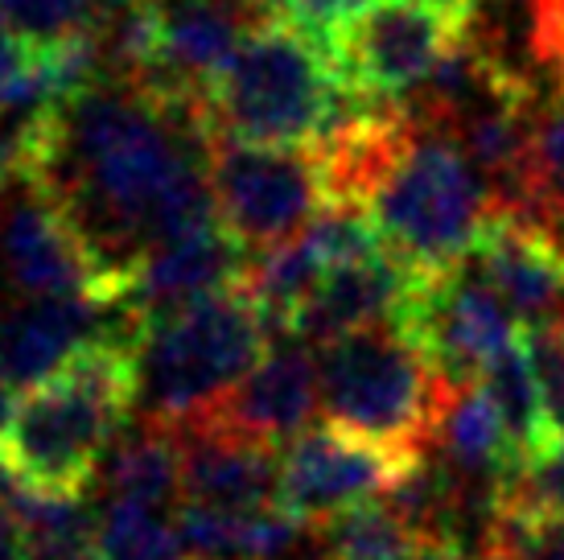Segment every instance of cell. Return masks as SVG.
<instances>
[{"instance_id":"cell-1","label":"cell","mask_w":564,"mask_h":560,"mask_svg":"<svg viewBox=\"0 0 564 560\" xmlns=\"http://www.w3.org/2000/svg\"><path fill=\"white\" fill-rule=\"evenodd\" d=\"M210 149L203 108L95 78L46 111L30 177L91 251L104 293L120 297L153 248L219 223Z\"/></svg>"},{"instance_id":"cell-2","label":"cell","mask_w":564,"mask_h":560,"mask_svg":"<svg viewBox=\"0 0 564 560\" xmlns=\"http://www.w3.org/2000/svg\"><path fill=\"white\" fill-rule=\"evenodd\" d=\"M322 412L334 429L371 441L400 466L433 457L454 384L395 322L350 330L317 346Z\"/></svg>"},{"instance_id":"cell-3","label":"cell","mask_w":564,"mask_h":560,"mask_svg":"<svg viewBox=\"0 0 564 560\" xmlns=\"http://www.w3.org/2000/svg\"><path fill=\"white\" fill-rule=\"evenodd\" d=\"M132 408V358L116 346H95L66 371L17 396L0 453L25 491L83 495L95 470L124 433Z\"/></svg>"},{"instance_id":"cell-4","label":"cell","mask_w":564,"mask_h":560,"mask_svg":"<svg viewBox=\"0 0 564 560\" xmlns=\"http://www.w3.org/2000/svg\"><path fill=\"white\" fill-rule=\"evenodd\" d=\"M272 330L243 289L149 317L132 346V405L153 424L210 417L260 363Z\"/></svg>"},{"instance_id":"cell-5","label":"cell","mask_w":564,"mask_h":560,"mask_svg":"<svg viewBox=\"0 0 564 560\" xmlns=\"http://www.w3.org/2000/svg\"><path fill=\"white\" fill-rule=\"evenodd\" d=\"M343 99L346 83L329 50L284 17H268L215 83L206 120L215 137L297 149L326 132Z\"/></svg>"},{"instance_id":"cell-6","label":"cell","mask_w":564,"mask_h":560,"mask_svg":"<svg viewBox=\"0 0 564 560\" xmlns=\"http://www.w3.org/2000/svg\"><path fill=\"white\" fill-rule=\"evenodd\" d=\"M367 215L376 218L388 256L433 277L474 251L490 223V194L454 140L416 125V140L379 186Z\"/></svg>"},{"instance_id":"cell-7","label":"cell","mask_w":564,"mask_h":560,"mask_svg":"<svg viewBox=\"0 0 564 560\" xmlns=\"http://www.w3.org/2000/svg\"><path fill=\"white\" fill-rule=\"evenodd\" d=\"M210 190L219 223L243 248L289 244L326 211V186L314 149H276L215 137Z\"/></svg>"},{"instance_id":"cell-8","label":"cell","mask_w":564,"mask_h":560,"mask_svg":"<svg viewBox=\"0 0 564 560\" xmlns=\"http://www.w3.org/2000/svg\"><path fill=\"white\" fill-rule=\"evenodd\" d=\"M395 326L421 346L424 358L454 388L478 384L486 367L523 338L516 313L486 284L470 256L445 272L421 277Z\"/></svg>"},{"instance_id":"cell-9","label":"cell","mask_w":564,"mask_h":560,"mask_svg":"<svg viewBox=\"0 0 564 560\" xmlns=\"http://www.w3.org/2000/svg\"><path fill=\"white\" fill-rule=\"evenodd\" d=\"M264 21L256 0H153V58L141 87L206 111L223 71Z\"/></svg>"},{"instance_id":"cell-10","label":"cell","mask_w":564,"mask_h":560,"mask_svg":"<svg viewBox=\"0 0 564 560\" xmlns=\"http://www.w3.org/2000/svg\"><path fill=\"white\" fill-rule=\"evenodd\" d=\"M462 25L416 0H371L334 42L329 58L346 87L362 99H404L421 87Z\"/></svg>"},{"instance_id":"cell-11","label":"cell","mask_w":564,"mask_h":560,"mask_svg":"<svg viewBox=\"0 0 564 560\" xmlns=\"http://www.w3.org/2000/svg\"><path fill=\"white\" fill-rule=\"evenodd\" d=\"M0 277L17 297H108L91 251L30 173L0 190Z\"/></svg>"},{"instance_id":"cell-12","label":"cell","mask_w":564,"mask_h":560,"mask_svg":"<svg viewBox=\"0 0 564 560\" xmlns=\"http://www.w3.org/2000/svg\"><path fill=\"white\" fill-rule=\"evenodd\" d=\"M404 470L412 466H400L371 441H359L334 424H317L293 437L284 450L281 507L305 528H317L346 507L383 495Z\"/></svg>"},{"instance_id":"cell-13","label":"cell","mask_w":564,"mask_h":560,"mask_svg":"<svg viewBox=\"0 0 564 560\" xmlns=\"http://www.w3.org/2000/svg\"><path fill=\"white\" fill-rule=\"evenodd\" d=\"M317 405H322L317 355L297 334H276L260 363L223 396V405L210 417H203V424L227 429L260 445H276L305 433Z\"/></svg>"},{"instance_id":"cell-14","label":"cell","mask_w":564,"mask_h":560,"mask_svg":"<svg viewBox=\"0 0 564 560\" xmlns=\"http://www.w3.org/2000/svg\"><path fill=\"white\" fill-rule=\"evenodd\" d=\"M243 272H248V248L223 223H215L149 251L128 272L120 297L149 322L161 313L198 305L206 297L231 293L243 284Z\"/></svg>"},{"instance_id":"cell-15","label":"cell","mask_w":564,"mask_h":560,"mask_svg":"<svg viewBox=\"0 0 564 560\" xmlns=\"http://www.w3.org/2000/svg\"><path fill=\"white\" fill-rule=\"evenodd\" d=\"M182 441V503L231 515H256L281 507V462L272 445L236 437L215 424H177Z\"/></svg>"},{"instance_id":"cell-16","label":"cell","mask_w":564,"mask_h":560,"mask_svg":"<svg viewBox=\"0 0 564 560\" xmlns=\"http://www.w3.org/2000/svg\"><path fill=\"white\" fill-rule=\"evenodd\" d=\"M474 268L516 313L523 334L556 322L564 310V256L540 231L507 215H495L470 251Z\"/></svg>"},{"instance_id":"cell-17","label":"cell","mask_w":564,"mask_h":560,"mask_svg":"<svg viewBox=\"0 0 564 560\" xmlns=\"http://www.w3.org/2000/svg\"><path fill=\"white\" fill-rule=\"evenodd\" d=\"M416 284H421V272L404 268L388 251L367 260V265L329 268L317 284V293L310 297V305L293 322V334L310 346H322L338 334H350V330L395 322Z\"/></svg>"},{"instance_id":"cell-18","label":"cell","mask_w":564,"mask_h":560,"mask_svg":"<svg viewBox=\"0 0 564 560\" xmlns=\"http://www.w3.org/2000/svg\"><path fill=\"white\" fill-rule=\"evenodd\" d=\"M99 503H144L177 511L182 503V441L170 424L144 420L141 429L120 433L95 470Z\"/></svg>"},{"instance_id":"cell-19","label":"cell","mask_w":564,"mask_h":560,"mask_svg":"<svg viewBox=\"0 0 564 560\" xmlns=\"http://www.w3.org/2000/svg\"><path fill=\"white\" fill-rule=\"evenodd\" d=\"M322 277H326V265L314 251V244L289 239V244H276L268 251H256L239 289L248 293V301L260 310V317L276 338V334H293V322L310 305V297L317 293Z\"/></svg>"},{"instance_id":"cell-20","label":"cell","mask_w":564,"mask_h":560,"mask_svg":"<svg viewBox=\"0 0 564 560\" xmlns=\"http://www.w3.org/2000/svg\"><path fill=\"white\" fill-rule=\"evenodd\" d=\"M478 388L490 396L495 412L502 417V429H507L511 450H516V466L523 457H532L535 450H544L556 437L549 420V405H544V391H540V379H535L532 355H528V334L507 355H499L486 367Z\"/></svg>"},{"instance_id":"cell-21","label":"cell","mask_w":564,"mask_h":560,"mask_svg":"<svg viewBox=\"0 0 564 560\" xmlns=\"http://www.w3.org/2000/svg\"><path fill=\"white\" fill-rule=\"evenodd\" d=\"M329 560H412L421 536L408 528L404 515L388 498H367L317 524Z\"/></svg>"},{"instance_id":"cell-22","label":"cell","mask_w":564,"mask_h":560,"mask_svg":"<svg viewBox=\"0 0 564 560\" xmlns=\"http://www.w3.org/2000/svg\"><path fill=\"white\" fill-rule=\"evenodd\" d=\"M95 545L99 560H186L173 511L144 503H99Z\"/></svg>"},{"instance_id":"cell-23","label":"cell","mask_w":564,"mask_h":560,"mask_svg":"<svg viewBox=\"0 0 564 560\" xmlns=\"http://www.w3.org/2000/svg\"><path fill=\"white\" fill-rule=\"evenodd\" d=\"M95 17V0H0V25L50 54L79 46Z\"/></svg>"},{"instance_id":"cell-24","label":"cell","mask_w":564,"mask_h":560,"mask_svg":"<svg viewBox=\"0 0 564 560\" xmlns=\"http://www.w3.org/2000/svg\"><path fill=\"white\" fill-rule=\"evenodd\" d=\"M478 560H564V515L511 511L495 503Z\"/></svg>"},{"instance_id":"cell-25","label":"cell","mask_w":564,"mask_h":560,"mask_svg":"<svg viewBox=\"0 0 564 560\" xmlns=\"http://www.w3.org/2000/svg\"><path fill=\"white\" fill-rule=\"evenodd\" d=\"M305 239L314 244V251L322 256V265L329 268H350L367 265L383 256V239H379L376 218L359 211V206H326L322 215L305 227Z\"/></svg>"},{"instance_id":"cell-26","label":"cell","mask_w":564,"mask_h":560,"mask_svg":"<svg viewBox=\"0 0 564 560\" xmlns=\"http://www.w3.org/2000/svg\"><path fill=\"white\" fill-rule=\"evenodd\" d=\"M495 503L511 507V511L564 515V433L552 437L549 445L535 450L532 457H523L499 483Z\"/></svg>"},{"instance_id":"cell-27","label":"cell","mask_w":564,"mask_h":560,"mask_svg":"<svg viewBox=\"0 0 564 560\" xmlns=\"http://www.w3.org/2000/svg\"><path fill=\"white\" fill-rule=\"evenodd\" d=\"M528 355H532L535 379L549 405V420L556 433H564V334L556 322L528 330Z\"/></svg>"},{"instance_id":"cell-28","label":"cell","mask_w":564,"mask_h":560,"mask_svg":"<svg viewBox=\"0 0 564 560\" xmlns=\"http://www.w3.org/2000/svg\"><path fill=\"white\" fill-rule=\"evenodd\" d=\"M367 4H371V0H284L281 17L329 50V42H334Z\"/></svg>"},{"instance_id":"cell-29","label":"cell","mask_w":564,"mask_h":560,"mask_svg":"<svg viewBox=\"0 0 564 560\" xmlns=\"http://www.w3.org/2000/svg\"><path fill=\"white\" fill-rule=\"evenodd\" d=\"M532 58L564 91V0H532Z\"/></svg>"},{"instance_id":"cell-30","label":"cell","mask_w":564,"mask_h":560,"mask_svg":"<svg viewBox=\"0 0 564 560\" xmlns=\"http://www.w3.org/2000/svg\"><path fill=\"white\" fill-rule=\"evenodd\" d=\"M272 560H329V552H326V545H322L317 528H305L293 545L284 548V552H276Z\"/></svg>"},{"instance_id":"cell-31","label":"cell","mask_w":564,"mask_h":560,"mask_svg":"<svg viewBox=\"0 0 564 560\" xmlns=\"http://www.w3.org/2000/svg\"><path fill=\"white\" fill-rule=\"evenodd\" d=\"M412 560H478V557H474L466 545L437 536V540H421V545H416V557H412Z\"/></svg>"},{"instance_id":"cell-32","label":"cell","mask_w":564,"mask_h":560,"mask_svg":"<svg viewBox=\"0 0 564 560\" xmlns=\"http://www.w3.org/2000/svg\"><path fill=\"white\" fill-rule=\"evenodd\" d=\"M0 560H25V540L13 511H0Z\"/></svg>"},{"instance_id":"cell-33","label":"cell","mask_w":564,"mask_h":560,"mask_svg":"<svg viewBox=\"0 0 564 560\" xmlns=\"http://www.w3.org/2000/svg\"><path fill=\"white\" fill-rule=\"evenodd\" d=\"M416 4L433 9V13H441L445 21H454V25H466L474 17V9H478V0H416Z\"/></svg>"},{"instance_id":"cell-34","label":"cell","mask_w":564,"mask_h":560,"mask_svg":"<svg viewBox=\"0 0 564 560\" xmlns=\"http://www.w3.org/2000/svg\"><path fill=\"white\" fill-rule=\"evenodd\" d=\"M25 495V486L17 478V470L9 466V457L0 453V511H13V503Z\"/></svg>"},{"instance_id":"cell-35","label":"cell","mask_w":564,"mask_h":560,"mask_svg":"<svg viewBox=\"0 0 564 560\" xmlns=\"http://www.w3.org/2000/svg\"><path fill=\"white\" fill-rule=\"evenodd\" d=\"M108 4H153V0H108Z\"/></svg>"},{"instance_id":"cell-36","label":"cell","mask_w":564,"mask_h":560,"mask_svg":"<svg viewBox=\"0 0 564 560\" xmlns=\"http://www.w3.org/2000/svg\"><path fill=\"white\" fill-rule=\"evenodd\" d=\"M556 326H561V334H564V310H561V317H556Z\"/></svg>"}]
</instances>
